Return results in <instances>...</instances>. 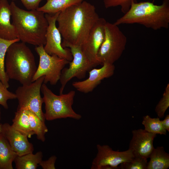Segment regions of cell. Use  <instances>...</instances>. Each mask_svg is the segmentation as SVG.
<instances>
[{
  "label": "cell",
  "mask_w": 169,
  "mask_h": 169,
  "mask_svg": "<svg viewBox=\"0 0 169 169\" xmlns=\"http://www.w3.org/2000/svg\"><path fill=\"white\" fill-rule=\"evenodd\" d=\"M15 42L8 48L5 58V68L9 79L17 80L22 85L32 82L36 72L34 55L25 43Z\"/></svg>",
  "instance_id": "cell-4"
},
{
  "label": "cell",
  "mask_w": 169,
  "mask_h": 169,
  "mask_svg": "<svg viewBox=\"0 0 169 169\" xmlns=\"http://www.w3.org/2000/svg\"><path fill=\"white\" fill-rule=\"evenodd\" d=\"M126 43V37L118 26L106 22L104 39L97 56L99 65L105 63L113 64L121 56Z\"/></svg>",
  "instance_id": "cell-6"
},
{
  "label": "cell",
  "mask_w": 169,
  "mask_h": 169,
  "mask_svg": "<svg viewBox=\"0 0 169 169\" xmlns=\"http://www.w3.org/2000/svg\"><path fill=\"white\" fill-rule=\"evenodd\" d=\"M99 18L95 6L84 1L60 11L56 22L63 38L62 47L81 46Z\"/></svg>",
  "instance_id": "cell-1"
},
{
  "label": "cell",
  "mask_w": 169,
  "mask_h": 169,
  "mask_svg": "<svg viewBox=\"0 0 169 169\" xmlns=\"http://www.w3.org/2000/svg\"><path fill=\"white\" fill-rule=\"evenodd\" d=\"M160 118H152L148 115L143 116L142 122L144 130L150 133L166 135V131L163 127Z\"/></svg>",
  "instance_id": "cell-24"
},
{
  "label": "cell",
  "mask_w": 169,
  "mask_h": 169,
  "mask_svg": "<svg viewBox=\"0 0 169 169\" xmlns=\"http://www.w3.org/2000/svg\"><path fill=\"white\" fill-rule=\"evenodd\" d=\"M43 153L39 151L35 154L28 153L21 156H18L14 162L17 169H36L42 160Z\"/></svg>",
  "instance_id": "cell-20"
},
{
  "label": "cell",
  "mask_w": 169,
  "mask_h": 169,
  "mask_svg": "<svg viewBox=\"0 0 169 169\" xmlns=\"http://www.w3.org/2000/svg\"><path fill=\"white\" fill-rule=\"evenodd\" d=\"M137 23L156 30L169 27V0H163L160 5L150 2H132L129 10L114 23Z\"/></svg>",
  "instance_id": "cell-3"
},
{
  "label": "cell",
  "mask_w": 169,
  "mask_h": 169,
  "mask_svg": "<svg viewBox=\"0 0 169 169\" xmlns=\"http://www.w3.org/2000/svg\"><path fill=\"white\" fill-rule=\"evenodd\" d=\"M44 79V76H42L29 84L18 87L15 94L18 101L17 110H29L45 122L44 114L42 109L44 101L40 94Z\"/></svg>",
  "instance_id": "cell-8"
},
{
  "label": "cell",
  "mask_w": 169,
  "mask_h": 169,
  "mask_svg": "<svg viewBox=\"0 0 169 169\" xmlns=\"http://www.w3.org/2000/svg\"><path fill=\"white\" fill-rule=\"evenodd\" d=\"M105 7L108 8L117 6L121 7V10L124 14L129 9L132 2L136 0H103Z\"/></svg>",
  "instance_id": "cell-27"
},
{
  "label": "cell",
  "mask_w": 169,
  "mask_h": 169,
  "mask_svg": "<svg viewBox=\"0 0 169 169\" xmlns=\"http://www.w3.org/2000/svg\"><path fill=\"white\" fill-rule=\"evenodd\" d=\"M84 0H47L43 6L37 10L45 13L54 14L74 5L79 4Z\"/></svg>",
  "instance_id": "cell-21"
},
{
  "label": "cell",
  "mask_w": 169,
  "mask_h": 169,
  "mask_svg": "<svg viewBox=\"0 0 169 169\" xmlns=\"http://www.w3.org/2000/svg\"><path fill=\"white\" fill-rule=\"evenodd\" d=\"M7 89L0 80V105L5 109L8 108V100L16 99L15 93L9 91Z\"/></svg>",
  "instance_id": "cell-28"
},
{
  "label": "cell",
  "mask_w": 169,
  "mask_h": 169,
  "mask_svg": "<svg viewBox=\"0 0 169 169\" xmlns=\"http://www.w3.org/2000/svg\"><path fill=\"white\" fill-rule=\"evenodd\" d=\"M44 46H37L35 48L39 61L32 82L44 76L43 83H49L51 85H55L59 80L62 70L69 61L55 54H48L45 51Z\"/></svg>",
  "instance_id": "cell-7"
},
{
  "label": "cell",
  "mask_w": 169,
  "mask_h": 169,
  "mask_svg": "<svg viewBox=\"0 0 169 169\" xmlns=\"http://www.w3.org/2000/svg\"><path fill=\"white\" fill-rule=\"evenodd\" d=\"M12 121L11 125L13 128L28 138H30L35 134L31 128L26 109L17 110Z\"/></svg>",
  "instance_id": "cell-18"
},
{
  "label": "cell",
  "mask_w": 169,
  "mask_h": 169,
  "mask_svg": "<svg viewBox=\"0 0 169 169\" xmlns=\"http://www.w3.org/2000/svg\"><path fill=\"white\" fill-rule=\"evenodd\" d=\"M97 153L93 159L91 169H116L118 166L132 159L134 156L129 149L123 151H115L108 145L96 146Z\"/></svg>",
  "instance_id": "cell-10"
},
{
  "label": "cell",
  "mask_w": 169,
  "mask_h": 169,
  "mask_svg": "<svg viewBox=\"0 0 169 169\" xmlns=\"http://www.w3.org/2000/svg\"><path fill=\"white\" fill-rule=\"evenodd\" d=\"M132 133L128 149L132 151L134 156L149 158L154 148L153 142L156 135L141 129L133 130Z\"/></svg>",
  "instance_id": "cell-14"
},
{
  "label": "cell",
  "mask_w": 169,
  "mask_h": 169,
  "mask_svg": "<svg viewBox=\"0 0 169 169\" xmlns=\"http://www.w3.org/2000/svg\"><path fill=\"white\" fill-rule=\"evenodd\" d=\"M28 114L31 128L36 135L37 138L44 142L45 140V134L48 130L45 122H43L33 112L28 109H26Z\"/></svg>",
  "instance_id": "cell-23"
},
{
  "label": "cell",
  "mask_w": 169,
  "mask_h": 169,
  "mask_svg": "<svg viewBox=\"0 0 169 169\" xmlns=\"http://www.w3.org/2000/svg\"><path fill=\"white\" fill-rule=\"evenodd\" d=\"M106 21L100 18L95 23L85 42L80 46L83 53L92 63L99 65L97 56L105 37V26Z\"/></svg>",
  "instance_id": "cell-12"
},
{
  "label": "cell",
  "mask_w": 169,
  "mask_h": 169,
  "mask_svg": "<svg viewBox=\"0 0 169 169\" xmlns=\"http://www.w3.org/2000/svg\"><path fill=\"white\" fill-rule=\"evenodd\" d=\"M60 12L54 14H45L48 26L45 35L46 43L44 46L46 53L49 55L55 54L70 61L73 56L70 49L62 46L61 35L56 26V20Z\"/></svg>",
  "instance_id": "cell-11"
},
{
  "label": "cell",
  "mask_w": 169,
  "mask_h": 169,
  "mask_svg": "<svg viewBox=\"0 0 169 169\" xmlns=\"http://www.w3.org/2000/svg\"><path fill=\"white\" fill-rule=\"evenodd\" d=\"M10 4L7 0H0V38L9 40L18 38L16 29L10 22Z\"/></svg>",
  "instance_id": "cell-16"
},
{
  "label": "cell",
  "mask_w": 169,
  "mask_h": 169,
  "mask_svg": "<svg viewBox=\"0 0 169 169\" xmlns=\"http://www.w3.org/2000/svg\"><path fill=\"white\" fill-rule=\"evenodd\" d=\"M45 104V120L51 121L57 119L71 118L79 120L81 115L73 109L72 105L75 92L71 90L67 93L57 95L43 83L41 89Z\"/></svg>",
  "instance_id": "cell-5"
},
{
  "label": "cell",
  "mask_w": 169,
  "mask_h": 169,
  "mask_svg": "<svg viewBox=\"0 0 169 169\" xmlns=\"http://www.w3.org/2000/svg\"><path fill=\"white\" fill-rule=\"evenodd\" d=\"M12 24L22 42L37 46L44 45L48 23L43 12L27 11L12 1L10 4Z\"/></svg>",
  "instance_id": "cell-2"
},
{
  "label": "cell",
  "mask_w": 169,
  "mask_h": 169,
  "mask_svg": "<svg viewBox=\"0 0 169 169\" xmlns=\"http://www.w3.org/2000/svg\"><path fill=\"white\" fill-rule=\"evenodd\" d=\"M147 159L139 156H134L129 161L121 163V169H146Z\"/></svg>",
  "instance_id": "cell-25"
},
{
  "label": "cell",
  "mask_w": 169,
  "mask_h": 169,
  "mask_svg": "<svg viewBox=\"0 0 169 169\" xmlns=\"http://www.w3.org/2000/svg\"><path fill=\"white\" fill-rule=\"evenodd\" d=\"M57 158L56 156H52L47 160H42L39 163V165L43 169H55V164Z\"/></svg>",
  "instance_id": "cell-29"
},
{
  "label": "cell",
  "mask_w": 169,
  "mask_h": 169,
  "mask_svg": "<svg viewBox=\"0 0 169 169\" xmlns=\"http://www.w3.org/2000/svg\"><path fill=\"white\" fill-rule=\"evenodd\" d=\"M149 158L146 169H167L169 167V154L163 146L154 148Z\"/></svg>",
  "instance_id": "cell-19"
},
{
  "label": "cell",
  "mask_w": 169,
  "mask_h": 169,
  "mask_svg": "<svg viewBox=\"0 0 169 169\" xmlns=\"http://www.w3.org/2000/svg\"><path fill=\"white\" fill-rule=\"evenodd\" d=\"M2 129V124L0 123V133H1Z\"/></svg>",
  "instance_id": "cell-32"
},
{
  "label": "cell",
  "mask_w": 169,
  "mask_h": 169,
  "mask_svg": "<svg viewBox=\"0 0 169 169\" xmlns=\"http://www.w3.org/2000/svg\"><path fill=\"white\" fill-rule=\"evenodd\" d=\"M69 48L73 59L69 62V67H64L62 71L59 79L61 84L59 94L63 93L65 86L72 79L76 77L83 79L85 77L87 72L97 66L84 55L80 46H71Z\"/></svg>",
  "instance_id": "cell-9"
},
{
  "label": "cell",
  "mask_w": 169,
  "mask_h": 169,
  "mask_svg": "<svg viewBox=\"0 0 169 169\" xmlns=\"http://www.w3.org/2000/svg\"><path fill=\"white\" fill-rule=\"evenodd\" d=\"M1 108H0V121H1Z\"/></svg>",
  "instance_id": "cell-33"
},
{
  "label": "cell",
  "mask_w": 169,
  "mask_h": 169,
  "mask_svg": "<svg viewBox=\"0 0 169 169\" xmlns=\"http://www.w3.org/2000/svg\"><path fill=\"white\" fill-rule=\"evenodd\" d=\"M161 122L164 128L166 131H169V115H166L165 119L161 120Z\"/></svg>",
  "instance_id": "cell-31"
},
{
  "label": "cell",
  "mask_w": 169,
  "mask_h": 169,
  "mask_svg": "<svg viewBox=\"0 0 169 169\" xmlns=\"http://www.w3.org/2000/svg\"><path fill=\"white\" fill-rule=\"evenodd\" d=\"M22 4L28 10H37L42 0H20Z\"/></svg>",
  "instance_id": "cell-30"
},
{
  "label": "cell",
  "mask_w": 169,
  "mask_h": 169,
  "mask_svg": "<svg viewBox=\"0 0 169 169\" xmlns=\"http://www.w3.org/2000/svg\"><path fill=\"white\" fill-rule=\"evenodd\" d=\"M20 39L18 38L15 39L9 40L0 38V80L8 88L9 87V79L5 72V60L7 49L12 44L19 42Z\"/></svg>",
  "instance_id": "cell-22"
},
{
  "label": "cell",
  "mask_w": 169,
  "mask_h": 169,
  "mask_svg": "<svg viewBox=\"0 0 169 169\" xmlns=\"http://www.w3.org/2000/svg\"><path fill=\"white\" fill-rule=\"evenodd\" d=\"M1 133L18 156L33 153L34 147L28 137L15 130L8 123L2 124Z\"/></svg>",
  "instance_id": "cell-15"
},
{
  "label": "cell",
  "mask_w": 169,
  "mask_h": 169,
  "mask_svg": "<svg viewBox=\"0 0 169 169\" xmlns=\"http://www.w3.org/2000/svg\"><path fill=\"white\" fill-rule=\"evenodd\" d=\"M100 68H94L89 72V76L86 79L74 82L72 85L78 91L84 93L92 91L105 78L112 76L114 73L115 66L113 64L105 63Z\"/></svg>",
  "instance_id": "cell-13"
},
{
  "label": "cell",
  "mask_w": 169,
  "mask_h": 169,
  "mask_svg": "<svg viewBox=\"0 0 169 169\" xmlns=\"http://www.w3.org/2000/svg\"><path fill=\"white\" fill-rule=\"evenodd\" d=\"M169 106V85L167 84L162 98L156 105L155 111L158 117L163 118Z\"/></svg>",
  "instance_id": "cell-26"
},
{
  "label": "cell",
  "mask_w": 169,
  "mask_h": 169,
  "mask_svg": "<svg viewBox=\"0 0 169 169\" xmlns=\"http://www.w3.org/2000/svg\"><path fill=\"white\" fill-rule=\"evenodd\" d=\"M13 0V1H14V0Z\"/></svg>",
  "instance_id": "cell-34"
},
{
  "label": "cell",
  "mask_w": 169,
  "mask_h": 169,
  "mask_svg": "<svg viewBox=\"0 0 169 169\" xmlns=\"http://www.w3.org/2000/svg\"><path fill=\"white\" fill-rule=\"evenodd\" d=\"M18 155L8 141L0 133V169H13V162Z\"/></svg>",
  "instance_id": "cell-17"
}]
</instances>
